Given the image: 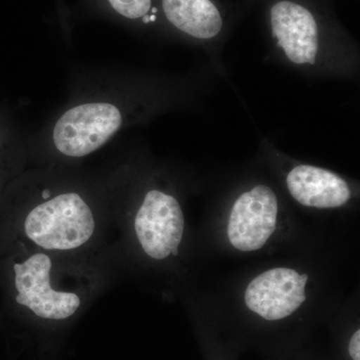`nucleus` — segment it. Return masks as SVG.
I'll list each match as a JSON object with an SVG mask.
<instances>
[{
	"label": "nucleus",
	"instance_id": "nucleus-1",
	"mask_svg": "<svg viewBox=\"0 0 360 360\" xmlns=\"http://www.w3.org/2000/svg\"><path fill=\"white\" fill-rule=\"evenodd\" d=\"M96 222L77 193H63L33 208L26 217V236L40 248L70 250L89 240Z\"/></svg>",
	"mask_w": 360,
	"mask_h": 360
},
{
	"label": "nucleus",
	"instance_id": "nucleus-2",
	"mask_svg": "<svg viewBox=\"0 0 360 360\" xmlns=\"http://www.w3.org/2000/svg\"><path fill=\"white\" fill-rule=\"evenodd\" d=\"M120 111L110 103H86L66 111L53 130L56 148L82 158L103 146L122 127Z\"/></svg>",
	"mask_w": 360,
	"mask_h": 360
},
{
	"label": "nucleus",
	"instance_id": "nucleus-3",
	"mask_svg": "<svg viewBox=\"0 0 360 360\" xmlns=\"http://www.w3.org/2000/svg\"><path fill=\"white\" fill-rule=\"evenodd\" d=\"M135 232L148 257L163 259L179 255L184 217L179 201L158 191H149L135 217Z\"/></svg>",
	"mask_w": 360,
	"mask_h": 360
},
{
	"label": "nucleus",
	"instance_id": "nucleus-4",
	"mask_svg": "<svg viewBox=\"0 0 360 360\" xmlns=\"http://www.w3.org/2000/svg\"><path fill=\"white\" fill-rule=\"evenodd\" d=\"M51 260L44 253H37L22 264H14L16 302L45 319H68L80 307L75 293L60 292L51 286Z\"/></svg>",
	"mask_w": 360,
	"mask_h": 360
},
{
	"label": "nucleus",
	"instance_id": "nucleus-5",
	"mask_svg": "<svg viewBox=\"0 0 360 360\" xmlns=\"http://www.w3.org/2000/svg\"><path fill=\"white\" fill-rule=\"evenodd\" d=\"M277 200L266 186H257L243 193L234 203L227 234L236 250H260L276 227Z\"/></svg>",
	"mask_w": 360,
	"mask_h": 360
},
{
	"label": "nucleus",
	"instance_id": "nucleus-6",
	"mask_svg": "<svg viewBox=\"0 0 360 360\" xmlns=\"http://www.w3.org/2000/svg\"><path fill=\"white\" fill-rule=\"evenodd\" d=\"M307 281V274L300 276L293 269L265 271L248 284L245 295L246 305L266 321L290 316L307 300L304 290Z\"/></svg>",
	"mask_w": 360,
	"mask_h": 360
},
{
	"label": "nucleus",
	"instance_id": "nucleus-7",
	"mask_svg": "<svg viewBox=\"0 0 360 360\" xmlns=\"http://www.w3.org/2000/svg\"><path fill=\"white\" fill-rule=\"evenodd\" d=\"M286 184L293 198L309 207H340L352 196L347 182L338 175L310 165L293 168Z\"/></svg>",
	"mask_w": 360,
	"mask_h": 360
},
{
	"label": "nucleus",
	"instance_id": "nucleus-8",
	"mask_svg": "<svg viewBox=\"0 0 360 360\" xmlns=\"http://www.w3.org/2000/svg\"><path fill=\"white\" fill-rule=\"evenodd\" d=\"M272 34L278 39L288 58L295 63V51L317 41V25L307 8L290 1H281L271 8Z\"/></svg>",
	"mask_w": 360,
	"mask_h": 360
},
{
	"label": "nucleus",
	"instance_id": "nucleus-9",
	"mask_svg": "<svg viewBox=\"0 0 360 360\" xmlns=\"http://www.w3.org/2000/svg\"><path fill=\"white\" fill-rule=\"evenodd\" d=\"M162 7L172 25L196 39H212L221 30V16L210 0H162Z\"/></svg>",
	"mask_w": 360,
	"mask_h": 360
},
{
	"label": "nucleus",
	"instance_id": "nucleus-10",
	"mask_svg": "<svg viewBox=\"0 0 360 360\" xmlns=\"http://www.w3.org/2000/svg\"><path fill=\"white\" fill-rule=\"evenodd\" d=\"M115 13L129 20H139L148 15L151 0H106Z\"/></svg>",
	"mask_w": 360,
	"mask_h": 360
},
{
	"label": "nucleus",
	"instance_id": "nucleus-11",
	"mask_svg": "<svg viewBox=\"0 0 360 360\" xmlns=\"http://www.w3.org/2000/svg\"><path fill=\"white\" fill-rule=\"evenodd\" d=\"M349 354L354 360H360V330H357L349 342Z\"/></svg>",
	"mask_w": 360,
	"mask_h": 360
},
{
	"label": "nucleus",
	"instance_id": "nucleus-12",
	"mask_svg": "<svg viewBox=\"0 0 360 360\" xmlns=\"http://www.w3.org/2000/svg\"><path fill=\"white\" fill-rule=\"evenodd\" d=\"M317 47H319V42L310 41L307 44L304 49V58L307 63L310 65H314L315 58H316Z\"/></svg>",
	"mask_w": 360,
	"mask_h": 360
},
{
	"label": "nucleus",
	"instance_id": "nucleus-13",
	"mask_svg": "<svg viewBox=\"0 0 360 360\" xmlns=\"http://www.w3.org/2000/svg\"><path fill=\"white\" fill-rule=\"evenodd\" d=\"M49 196H51V193H49V191H47V189H45L44 193V198H45V200H47V198H49Z\"/></svg>",
	"mask_w": 360,
	"mask_h": 360
},
{
	"label": "nucleus",
	"instance_id": "nucleus-14",
	"mask_svg": "<svg viewBox=\"0 0 360 360\" xmlns=\"http://www.w3.org/2000/svg\"><path fill=\"white\" fill-rule=\"evenodd\" d=\"M149 20H150L151 22H155V21L156 20L155 14H151V15L149 16Z\"/></svg>",
	"mask_w": 360,
	"mask_h": 360
},
{
	"label": "nucleus",
	"instance_id": "nucleus-15",
	"mask_svg": "<svg viewBox=\"0 0 360 360\" xmlns=\"http://www.w3.org/2000/svg\"><path fill=\"white\" fill-rule=\"evenodd\" d=\"M151 13H153V14H155L156 13H158V8H155V7H153V8H151Z\"/></svg>",
	"mask_w": 360,
	"mask_h": 360
}]
</instances>
